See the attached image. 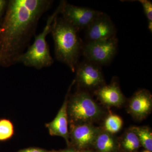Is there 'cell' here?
<instances>
[{
	"instance_id": "1",
	"label": "cell",
	"mask_w": 152,
	"mask_h": 152,
	"mask_svg": "<svg viewBox=\"0 0 152 152\" xmlns=\"http://www.w3.org/2000/svg\"><path fill=\"white\" fill-rule=\"evenodd\" d=\"M51 0H10L0 25V67L18 63L29 46L38 23Z\"/></svg>"
},
{
	"instance_id": "2",
	"label": "cell",
	"mask_w": 152,
	"mask_h": 152,
	"mask_svg": "<svg viewBox=\"0 0 152 152\" xmlns=\"http://www.w3.org/2000/svg\"><path fill=\"white\" fill-rule=\"evenodd\" d=\"M78 31L66 21L57 17L52 25L51 33L55 45V55L59 61L65 64L75 72L83 49Z\"/></svg>"
},
{
	"instance_id": "3",
	"label": "cell",
	"mask_w": 152,
	"mask_h": 152,
	"mask_svg": "<svg viewBox=\"0 0 152 152\" xmlns=\"http://www.w3.org/2000/svg\"><path fill=\"white\" fill-rule=\"evenodd\" d=\"M66 2L61 1L56 10L48 17L46 24L42 31L38 35L35 36L34 42L20 57L18 63H22L26 66L35 68L37 69L48 67L53 65L54 60L50 53V48L46 41L47 36L50 33L54 20L61 13Z\"/></svg>"
},
{
	"instance_id": "4",
	"label": "cell",
	"mask_w": 152,
	"mask_h": 152,
	"mask_svg": "<svg viewBox=\"0 0 152 152\" xmlns=\"http://www.w3.org/2000/svg\"><path fill=\"white\" fill-rule=\"evenodd\" d=\"M69 103L68 106L69 114L77 122L88 124L102 115L100 108L86 93H78L74 96Z\"/></svg>"
},
{
	"instance_id": "5",
	"label": "cell",
	"mask_w": 152,
	"mask_h": 152,
	"mask_svg": "<svg viewBox=\"0 0 152 152\" xmlns=\"http://www.w3.org/2000/svg\"><path fill=\"white\" fill-rule=\"evenodd\" d=\"M118 39L115 37L102 40L89 41L82 49L87 61L98 65L110 62L116 53Z\"/></svg>"
},
{
	"instance_id": "6",
	"label": "cell",
	"mask_w": 152,
	"mask_h": 152,
	"mask_svg": "<svg viewBox=\"0 0 152 152\" xmlns=\"http://www.w3.org/2000/svg\"><path fill=\"white\" fill-rule=\"evenodd\" d=\"M102 13L89 8L73 5L66 2L61 14L66 21L79 31L87 28Z\"/></svg>"
},
{
	"instance_id": "7",
	"label": "cell",
	"mask_w": 152,
	"mask_h": 152,
	"mask_svg": "<svg viewBox=\"0 0 152 152\" xmlns=\"http://www.w3.org/2000/svg\"><path fill=\"white\" fill-rule=\"evenodd\" d=\"M75 71L77 81L82 87L93 88L103 86L104 80L100 66L87 61L78 64Z\"/></svg>"
},
{
	"instance_id": "8",
	"label": "cell",
	"mask_w": 152,
	"mask_h": 152,
	"mask_svg": "<svg viewBox=\"0 0 152 152\" xmlns=\"http://www.w3.org/2000/svg\"><path fill=\"white\" fill-rule=\"evenodd\" d=\"M89 41L107 39L115 37L116 29L110 17L104 12L87 28Z\"/></svg>"
},
{
	"instance_id": "9",
	"label": "cell",
	"mask_w": 152,
	"mask_h": 152,
	"mask_svg": "<svg viewBox=\"0 0 152 152\" xmlns=\"http://www.w3.org/2000/svg\"><path fill=\"white\" fill-rule=\"evenodd\" d=\"M152 108V96L146 90H140L135 93L129 103V111L133 116L139 119L147 116Z\"/></svg>"
},
{
	"instance_id": "10",
	"label": "cell",
	"mask_w": 152,
	"mask_h": 152,
	"mask_svg": "<svg viewBox=\"0 0 152 152\" xmlns=\"http://www.w3.org/2000/svg\"><path fill=\"white\" fill-rule=\"evenodd\" d=\"M100 132L99 128L90 124L77 125L72 131V138L78 148L83 149L94 142Z\"/></svg>"
},
{
	"instance_id": "11",
	"label": "cell",
	"mask_w": 152,
	"mask_h": 152,
	"mask_svg": "<svg viewBox=\"0 0 152 152\" xmlns=\"http://www.w3.org/2000/svg\"><path fill=\"white\" fill-rule=\"evenodd\" d=\"M96 94L103 103L107 106H119L125 102L124 96L116 82L100 87Z\"/></svg>"
},
{
	"instance_id": "12",
	"label": "cell",
	"mask_w": 152,
	"mask_h": 152,
	"mask_svg": "<svg viewBox=\"0 0 152 152\" xmlns=\"http://www.w3.org/2000/svg\"><path fill=\"white\" fill-rule=\"evenodd\" d=\"M46 126L51 135L62 137L65 139L66 142H68L69 132L67 97L54 119L47 124Z\"/></svg>"
},
{
	"instance_id": "13",
	"label": "cell",
	"mask_w": 152,
	"mask_h": 152,
	"mask_svg": "<svg viewBox=\"0 0 152 152\" xmlns=\"http://www.w3.org/2000/svg\"><path fill=\"white\" fill-rule=\"evenodd\" d=\"M94 143L100 152H113L115 147L113 137L107 132H100Z\"/></svg>"
},
{
	"instance_id": "14",
	"label": "cell",
	"mask_w": 152,
	"mask_h": 152,
	"mask_svg": "<svg viewBox=\"0 0 152 152\" xmlns=\"http://www.w3.org/2000/svg\"><path fill=\"white\" fill-rule=\"evenodd\" d=\"M131 130L135 133L140 143L147 151H152V133L147 127H133Z\"/></svg>"
},
{
	"instance_id": "15",
	"label": "cell",
	"mask_w": 152,
	"mask_h": 152,
	"mask_svg": "<svg viewBox=\"0 0 152 152\" xmlns=\"http://www.w3.org/2000/svg\"><path fill=\"white\" fill-rule=\"evenodd\" d=\"M140 143L138 137L134 132L131 129L125 134L122 141L123 147L129 151H133L137 149Z\"/></svg>"
},
{
	"instance_id": "16",
	"label": "cell",
	"mask_w": 152,
	"mask_h": 152,
	"mask_svg": "<svg viewBox=\"0 0 152 152\" xmlns=\"http://www.w3.org/2000/svg\"><path fill=\"white\" fill-rule=\"evenodd\" d=\"M123 124V120L121 117L117 115H112L106 118L104 122V128L107 132L114 134L121 130Z\"/></svg>"
},
{
	"instance_id": "17",
	"label": "cell",
	"mask_w": 152,
	"mask_h": 152,
	"mask_svg": "<svg viewBox=\"0 0 152 152\" xmlns=\"http://www.w3.org/2000/svg\"><path fill=\"white\" fill-rule=\"evenodd\" d=\"M14 134V127L8 120H0V141L10 139Z\"/></svg>"
},
{
	"instance_id": "18",
	"label": "cell",
	"mask_w": 152,
	"mask_h": 152,
	"mask_svg": "<svg viewBox=\"0 0 152 152\" xmlns=\"http://www.w3.org/2000/svg\"><path fill=\"white\" fill-rule=\"evenodd\" d=\"M141 4L144 13L148 19V22H152V3L148 0H140Z\"/></svg>"
},
{
	"instance_id": "19",
	"label": "cell",
	"mask_w": 152,
	"mask_h": 152,
	"mask_svg": "<svg viewBox=\"0 0 152 152\" xmlns=\"http://www.w3.org/2000/svg\"><path fill=\"white\" fill-rule=\"evenodd\" d=\"M9 1L0 0V19H2L3 15L5 13Z\"/></svg>"
},
{
	"instance_id": "20",
	"label": "cell",
	"mask_w": 152,
	"mask_h": 152,
	"mask_svg": "<svg viewBox=\"0 0 152 152\" xmlns=\"http://www.w3.org/2000/svg\"><path fill=\"white\" fill-rule=\"evenodd\" d=\"M46 150L38 148H30L21 150L17 152H50Z\"/></svg>"
},
{
	"instance_id": "21",
	"label": "cell",
	"mask_w": 152,
	"mask_h": 152,
	"mask_svg": "<svg viewBox=\"0 0 152 152\" xmlns=\"http://www.w3.org/2000/svg\"><path fill=\"white\" fill-rule=\"evenodd\" d=\"M148 28L151 33H152V22H148Z\"/></svg>"
},
{
	"instance_id": "22",
	"label": "cell",
	"mask_w": 152,
	"mask_h": 152,
	"mask_svg": "<svg viewBox=\"0 0 152 152\" xmlns=\"http://www.w3.org/2000/svg\"><path fill=\"white\" fill-rule=\"evenodd\" d=\"M61 152H80L77 151H73V150H65Z\"/></svg>"
},
{
	"instance_id": "23",
	"label": "cell",
	"mask_w": 152,
	"mask_h": 152,
	"mask_svg": "<svg viewBox=\"0 0 152 152\" xmlns=\"http://www.w3.org/2000/svg\"><path fill=\"white\" fill-rule=\"evenodd\" d=\"M144 152H151L150 151H144Z\"/></svg>"
},
{
	"instance_id": "24",
	"label": "cell",
	"mask_w": 152,
	"mask_h": 152,
	"mask_svg": "<svg viewBox=\"0 0 152 152\" xmlns=\"http://www.w3.org/2000/svg\"><path fill=\"white\" fill-rule=\"evenodd\" d=\"M2 20H1V19H0V25H1V22Z\"/></svg>"
},
{
	"instance_id": "25",
	"label": "cell",
	"mask_w": 152,
	"mask_h": 152,
	"mask_svg": "<svg viewBox=\"0 0 152 152\" xmlns=\"http://www.w3.org/2000/svg\"><path fill=\"white\" fill-rule=\"evenodd\" d=\"M50 152H58V151H50Z\"/></svg>"
},
{
	"instance_id": "26",
	"label": "cell",
	"mask_w": 152,
	"mask_h": 152,
	"mask_svg": "<svg viewBox=\"0 0 152 152\" xmlns=\"http://www.w3.org/2000/svg\"></svg>"
}]
</instances>
